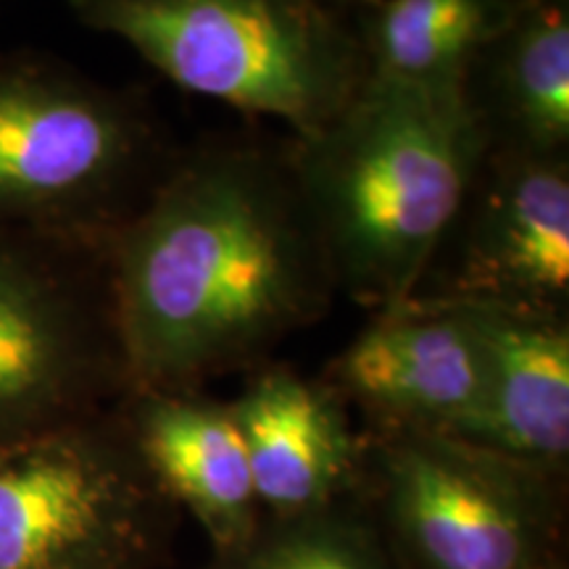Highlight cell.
<instances>
[{
    "label": "cell",
    "instance_id": "cell-11",
    "mask_svg": "<svg viewBox=\"0 0 569 569\" xmlns=\"http://www.w3.org/2000/svg\"><path fill=\"white\" fill-rule=\"evenodd\" d=\"M488 148L569 156V0H515L467 71Z\"/></svg>",
    "mask_w": 569,
    "mask_h": 569
},
{
    "label": "cell",
    "instance_id": "cell-9",
    "mask_svg": "<svg viewBox=\"0 0 569 569\" xmlns=\"http://www.w3.org/2000/svg\"><path fill=\"white\" fill-rule=\"evenodd\" d=\"M336 377L403 430L457 436L480 403L482 356L457 301L409 296L377 311L338 359Z\"/></svg>",
    "mask_w": 569,
    "mask_h": 569
},
{
    "label": "cell",
    "instance_id": "cell-10",
    "mask_svg": "<svg viewBox=\"0 0 569 569\" xmlns=\"http://www.w3.org/2000/svg\"><path fill=\"white\" fill-rule=\"evenodd\" d=\"M457 303L480 346L482 393L472 419L451 438L525 467H557L569 451L567 315L496 301Z\"/></svg>",
    "mask_w": 569,
    "mask_h": 569
},
{
    "label": "cell",
    "instance_id": "cell-8",
    "mask_svg": "<svg viewBox=\"0 0 569 569\" xmlns=\"http://www.w3.org/2000/svg\"><path fill=\"white\" fill-rule=\"evenodd\" d=\"M390 507L427 569H528L525 465L430 430H401L382 451Z\"/></svg>",
    "mask_w": 569,
    "mask_h": 569
},
{
    "label": "cell",
    "instance_id": "cell-16",
    "mask_svg": "<svg viewBox=\"0 0 569 569\" xmlns=\"http://www.w3.org/2000/svg\"><path fill=\"white\" fill-rule=\"evenodd\" d=\"M332 6H338V9H343V11H348V9H365V6H369L372 3V0H330Z\"/></svg>",
    "mask_w": 569,
    "mask_h": 569
},
{
    "label": "cell",
    "instance_id": "cell-15",
    "mask_svg": "<svg viewBox=\"0 0 569 569\" xmlns=\"http://www.w3.org/2000/svg\"><path fill=\"white\" fill-rule=\"evenodd\" d=\"M243 569H375L369 553L343 530L309 528L290 532Z\"/></svg>",
    "mask_w": 569,
    "mask_h": 569
},
{
    "label": "cell",
    "instance_id": "cell-14",
    "mask_svg": "<svg viewBox=\"0 0 569 569\" xmlns=\"http://www.w3.org/2000/svg\"><path fill=\"white\" fill-rule=\"evenodd\" d=\"M515 0H372L356 17L367 71L403 82L467 77Z\"/></svg>",
    "mask_w": 569,
    "mask_h": 569
},
{
    "label": "cell",
    "instance_id": "cell-12",
    "mask_svg": "<svg viewBox=\"0 0 569 569\" xmlns=\"http://www.w3.org/2000/svg\"><path fill=\"white\" fill-rule=\"evenodd\" d=\"M246 440L256 498L284 515L315 509L343 486L353 438L327 390L269 369L230 407Z\"/></svg>",
    "mask_w": 569,
    "mask_h": 569
},
{
    "label": "cell",
    "instance_id": "cell-6",
    "mask_svg": "<svg viewBox=\"0 0 569 569\" xmlns=\"http://www.w3.org/2000/svg\"><path fill=\"white\" fill-rule=\"evenodd\" d=\"M140 469L132 438L88 419L0 446V569H111Z\"/></svg>",
    "mask_w": 569,
    "mask_h": 569
},
{
    "label": "cell",
    "instance_id": "cell-3",
    "mask_svg": "<svg viewBox=\"0 0 569 569\" xmlns=\"http://www.w3.org/2000/svg\"><path fill=\"white\" fill-rule=\"evenodd\" d=\"M177 88L317 132L367 80L359 27L330 0H69Z\"/></svg>",
    "mask_w": 569,
    "mask_h": 569
},
{
    "label": "cell",
    "instance_id": "cell-7",
    "mask_svg": "<svg viewBox=\"0 0 569 569\" xmlns=\"http://www.w3.org/2000/svg\"><path fill=\"white\" fill-rule=\"evenodd\" d=\"M415 296L567 315L569 156L488 148Z\"/></svg>",
    "mask_w": 569,
    "mask_h": 569
},
{
    "label": "cell",
    "instance_id": "cell-4",
    "mask_svg": "<svg viewBox=\"0 0 569 569\" xmlns=\"http://www.w3.org/2000/svg\"><path fill=\"white\" fill-rule=\"evenodd\" d=\"M177 148L132 90L38 51H0V230L106 240Z\"/></svg>",
    "mask_w": 569,
    "mask_h": 569
},
{
    "label": "cell",
    "instance_id": "cell-13",
    "mask_svg": "<svg viewBox=\"0 0 569 569\" xmlns=\"http://www.w3.org/2000/svg\"><path fill=\"white\" fill-rule=\"evenodd\" d=\"M134 407L132 440L142 465L219 540L248 530L256 498L246 440L230 407L146 390Z\"/></svg>",
    "mask_w": 569,
    "mask_h": 569
},
{
    "label": "cell",
    "instance_id": "cell-5",
    "mask_svg": "<svg viewBox=\"0 0 569 569\" xmlns=\"http://www.w3.org/2000/svg\"><path fill=\"white\" fill-rule=\"evenodd\" d=\"M119 377L109 238L0 230V446L88 419Z\"/></svg>",
    "mask_w": 569,
    "mask_h": 569
},
{
    "label": "cell",
    "instance_id": "cell-2",
    "mask_svg": "<svg viewBox=\"0 0 569 569\" xmlns=\"http://www.w3.org/2000/svg\"><path fill=\"white\" fill-rule=\"evenodd\" d=\"M486 151L467 77L367 74L330 122L290 138V169L338 293L375 311L415 296Z\"/></svg>",
    "mask_w": 569,
    "mask_h": 569
},
{
    "label": "cell",
    "instance_id": "cell-1",
    "mask_svg": "<svg viewBox=\"0 0 569 569\" xmlns=\"http://www.w3.org/2000/svg\"><path fill=\"white\" fill-rule=\"evenodd\" d=\"M134 386L180 388L246 365L317 322L336 272L298 190L288 142L219 134L177 148L109 238Z\"/></svg>",
    "mask_w": 569,
    "mask_h": 569
}]
</instances>
